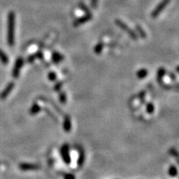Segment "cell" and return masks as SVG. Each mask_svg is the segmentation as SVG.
I'll return each mask as SVG.
<instances>
[{
    "mask_svg": "<svg viewBox=\"0 0 179 179\" xmlns=\"http://www.w3.org/2000/svg\"><path fill=\"white\" fill-rule=\"evenodd\" d=\"M14 30H15V14L10 11L7 18V43L12 46L14 44Z\"/></svg>",
    "mask_w": 179,
    "mask_h": 179,
    "instance_id": "1",
    "label": "cell"
},
{
    "mask_svg": "<svg viewBox=\"0 0 179 179\" xmlns=\"http://www.w3.org/2000/svg\"><path fill=\"white\" fill-rule=\"evenodd\" d=\"M115 22L119 28H122L124 31H126L127 33L128 34V35H129V37L131 38V39L134 40H137L138 37H137V34H136L132 29H131V28H130L125 23V22H123L122 20H120V19H116Z\"/></svg>",
    "mask_w": 179,
    "mask_h": 179,
    "instance_id": "2",
    "label": "cell"
},
{
    "mask_svg": "<svg viewBox=\"0 0 179 179\" xmlns=\"http://www.w3.org/2000/svg\"><path fill=\"white\" fill-rule=\"evenodd\" d=\"M61 154L66 164H70L71 163V157L70 155V149H69L68 145L64 144L61 146Z\"/></svg>",
    "mask_w": 179,
    "mask_h": 179,
    "instance_id": "3",
    "label": "cell"
},
{
    "mask_svg": "<svg viewBox=\"0 0 179 179\" xmlns=\"http://www.w3.org/2000/svg\"><path fill=\"white\" fill-rule=\"evenodd\" d=\"M170 0H163L157 6L155 9L153 10V12L151 13V16L153 18H156L162 11L163 10V9L166 7V6H167V4H169Z\"/></svg>",
    "mask_w": 179,
    "mask_h": 179,
    "instance_id": "4",
    "label": "cell"
},
{
    "mask_svg": "<svg viewBox=\"0 0 179 179\" xmlns=\"http://www.w3.org/2000/svg\"><path fill=\"white\" fill-rule=\"evenodd\" d=\"M22 65H23V59L22 58H17L16 63H15L14 67L13 69V72H12V76H13V78L16 79V78L19 77V72H20L21 68L22 67Z\"/></svg>",
    "mask_w": 179,
    "mask_h": 179,
    "instance_id": "5",
    "label": "cell"
},
{
    "mask_svg": "<svg viewBox=\"0 0 179 179\" xmlns=\"http://www.w3.org/2000/svg\"><path fill=\"white\" fill-rule=\"evenodd\" d=\"M92 17H93V15H92L91 13H86L85 16H81L80 18L76 19V20L74 21V22H73V25H74V26H79V25L88 22V21L92 19Z\"/></svg>",
    "mask_w": 179,
    "mask_h": 179,
    "instance_id": "6",
    "label": "cell"
},
{
    "mask_svg": "<svg viewBox=\"0 0 179 179\" xmlns=\"http://www.w3.org/2000/svg\"><path fill=\"white\" fill-rule=\"evenodd\" d=\"M14 88V83L13 82H10L8 85L6 86V88L3 90V91L0 93V99H4L7 97L10 92L12 91V90Z\"/></svg>",
    "mask_w": 179,
    "mask_h": 179,
    "instance_id": "7",
    "label": "cell"
},
{
    "mask_svg": "<svg viewBox=\"0 0 179 179\" xmlns=\"http://www.w3.org/2000/svg\"><path fill=\"white\" fill-rule=\"evenodd\" d=\"M20 169L23 171H29V170H37L39 169L40 166L34 163H22L19 165Z\"/></svg>",
    "mask_w": 179,
    "mask_h": 179,
    "instance_id": "8",
    "label": "cell"
},
{
    "mask_svg": "<svg viewBox=\"0 0 179 179\" xmlns=\"http://www.w3.org/2000/svg\"><path fill=\"white\" fill-rule=\"evenodd\" d=\"M63 128H64V130L66 132H70V131H71L72 122L70 117H69V116H67V117L64 118V122H63Z\"/></svg>",
    "mask_w": 179,
    "mask_h": 179,
    "instance_id": "9",
    "label": "cell"
},
{
    "mask_svg": "<svg viewBox=\"0 0 179 179\" xmlns=\"http://www.w3.org/2000/svg\"><path fill=\"white\" fill-rule=\"evenodd\" d=\"M165 74H166V70H165L163 67H160V69L158 70L157 73V80L159 83L162 82L163 80V78L164 77Z\"/></svg>",
    "mask_w": 179,
    "mask_h": 179,
    "instance_id": "10",
    "label": "cell"
},
{
    "mask_svg": "<svg viewBox=\"0 0 179 179\" xmlns=\"http://www.w3.org/2000/svg\"><path fill=\"white\" fill-rule=\"evenodd\" d=\"M63 60H64V56L61 54H60V53L55 52L52 54V61L55 64H58V63L61 62Z\"/></svg>",
    "mask_w": 179,
    "mask_h": 179,
    "instance_id": "11",
    "label": "cell"
},
{
    "mask_svg": "<svg viewBox=\"0 0 179 179\" xmlns=\"http://www.w3.org/2000/svg\"><path fill=\"white\" fill-rule=\"evenodd\" d=\"M136 76L139 79H145L148 76V70L146 69H140L137 72Z\"/></svg>",
    "mask_w": 179,
    "mask_h": 179,
    "instance_id": "12",
    "label": "cell"
},
{
    "mask_svg": "<svg viewBox=\"0 0 179 179\" xmlns=\"http://www.w3.org/2000/svg\"><path fill=\"white\" fill-rule=\"evenodd\" d=\"M168 174L171 177H175L178 175V169L174 165H171L168 169Z\"/></svg>",
    "mask_w": 179,
    "mask_h": 179,
    "instance_id": "13",
    "label": "cell"
},
{
    "mask_svg": "<svg viewBox=\"0 0 179 179\" xmlns=\"http://www.w3.org/2000/svg\"><path fill=\"white\" fill-rule=\"evenodd\" d=\"M40 110H41V108H40V105H38V104L34 103L33 105L31 106V108L30 111H29L30 114H31V115H35V114H37V113L39 112Z\"/></svg>",
    "mask_w": 179,
    "mask_h": 179,
    "instance_id": "14",
    "label": "cell"
},
{
    "mask_svg": "<svg viewBox=\"0 0 179 179\" xmlns=\"http://www.w3.org/2000/svg\"><path fill=\"white\" fill-rule=\"evenodd\" d=\"M85 152H84V151H80V153H79V158H78V161H77L78 166H82V165L84 164V163H85Z\"/></svg>",
    "mask_w": 179,
    "mask_h": 179,
    "instance_id": "15",
    "label": "cell"
},
{
    "mask_svg": "<svg viewBox=\"0 0 179 179\" xmlns=\"http://www.w3.org/2000/svg\"><path fill=\"white\" fill-rule=\"evenodd\" d=\"M104 48V43L102 42H99L96 44V46L94 48V52L96 54L99 55L102 52Z\"/></svg>",
    "mask_w": 179,
    "mask_h": 179,
    "instance_id": "16",
    "label": "cell"
},
{
    "mask_svg": "<svg viewBox=\"0 0 179 179\" xmlns=\"http://www.w3.org/2000/svg\"><path fill=\"white\" fill-rule=\"evenodd\" d=\"M0 61L3 64H7L8 63V58L7 55L1 49H0Z\"/></svg>",
    "mask_w": 179,
    "mask_h": 179,
    "instance_id": "17",
    "label": "cell"
},
{
    "mask_svg": "<svg viewBox=\"0 0 179 179\" xmlns=\"http://www.w3.org/2000/svg\"><path fill=\"white\" fill-rule=\"evenodd\" d=\"M136 29L137 31V33H138V34L140 35V37L142 38H146V32L143 31V28H142V27L140 26V25H136Z\"/></svg>",
    "mask_w": 179,
    "mask_h": 179,
    "instance_id": "18",
    "label": "cell"
},
{
    "mask_svg": "<svg viewBox=\"0 0 179 179\" xmlns=\"http://www.w3.org/2000/svg\"><path fill=\"white\" fill-rule=\"evenodd\" d=\"M154 111V106L153 105V103L151 102H149L146 105V111H147L148 114H151Z\"/></svg>",
    "mask_w": 179,
    "mask_h": 179,
    "instance_id": "19",
    "label": "cell"
},
{
    "mask_svg": "<svg viewBox=\"0 0 179 179\" xmlns=\"http://www.w3.org/2000/svg\"><path fill=\"white\" fill-rule=\"evenodd\" d=\"M59 100L61 103L64 104L67 102V95H66L65 93H61L59 95Z\"/></svg>",
    "mask_w": 179,
    "mask_h": 179,
    "instance_id": "20",
    "label": "cell"
},
{
    "mask_svg": "<svg viewBox=\"0 0 179 179\" xmlns=\"http://www.w3.org/2000/svg\"><path fill=\"white\" fill-rule=\"evenodd\" d=\"M48 78L50 81L54 82V81H55L56 79H57V76H56V74L54 72H50L48 75Z\"/></svg>",
    "mask_w": 179,
    "mask_h": 179,
    "instance_id": "21",
    "label": "cell"
},
{
    "mask_svg": "<svg viewBox=\"0 0 179 179\" xmlns=\"http://www.w3.org/2000/svg\"><path fill=\"white\" fill-rule=\"evenodd\" d=\"M79 7H80V8L82 9V10H84V12H86L87 13H90V10H89L88 7H87L85 4H83V3H80V4H79Z\"/></svg>",
    "mask_w": 179,
    "mask_h": 179,
    "instance_id": "22",
    "label": "cell"
},
{
    "mask_svg": "<svg viewBox=\"0 0 179 179\" xmlns=\"http://www.w3.org/2000/svg\"><path fill=\"white\" fill-rule=\"evenodd\" d=\"M169 153H170V154L172 156H174L175 157H176V159L179 158V153L175 149H171L169 150Z\"/></svg>",
    "mask_w": 179,
    "mask_h": 179,
    "instance_id": "23",
    "label": "cell"
},
{
    "mask_svg": "<svg viewBox=\"0 0 179 179\" xmlns=\"http://www.w3.org/2000/svg\"><path fill=\"white\" fill-rule=\"evenodd\" d=\"M98 1H99V0H91L90 4H91L92 8H96L98 4Z\"/></svg>",
    "mask_w": 179,
    "mask_h": 179,
    "instance_id": "24",
    "label": "cell"
},
{
    "mask_svg": "<svg viewBox=\"0 0 179 179\" xmlns=\"http://www.w3.org/2000/svg\"><path fill=\"white\" fill-rule=\"evenodd\" d=\"M64 179H76V176L73 174L67 173L64 176Z\"/></svg>",
    "mask_w": 179,
    "mask_h": 179,
    "instance_id": "25",
    "label": "cell"
},
{
    "mask_svg": "<svg viewBox=\"0 0 179 179\" xmlns=\"http://www.w3.org/2000/svg\"><path fill=\"white\" fill-rule=\"evenodd\" d=\"M36 58H37V54L32 55H31L30 57L28 58V62H30V63H32Z\"/></svg>",
    "mask_w": 179,
    "mask_h": 179,
    "instance_id": "26",
    "label": "cell"
},
{
    "mask_svg": "<svg viewBox=\"0 0 179 179\" xmlns=\"http://www.w3.org/2000/svg\"><path fill=\"white\" fill-rule=\"evenodd\" d=\"M61 87H62V82H59V83H58L57 85L55 86V90H59L61 88Z\"/></svg>",
    "mask_w": 179,
    "mask_h": 179,
    "instance_id": "27",
    "label": "cell"
},
{
    "mask_svg": "<svg viewBox=\"0 0 179 179\" xmlns=\"http://www.w3.org/2000/svg\"><path fill=\"white\" fill-rule=\"evenodd\" d=\"M176 72L178 73H179V66L178 67H177V68H176Z\"/></svg>",
    "mask_w": 179,
    "mask_h": 179,
    "instance_id": "28",
    "label": "cell"
},
{
    "mask_svg": "<svg viewBox=\"0 0 179 179\" xmlns=\"http://www.w3.org/2000/svg\"><path fill=\"white\" fill-rule=\"evenodd\" d=\"M177 163H178V164L179 165V158H177Z\"/></svg>",
    "mask_w": 179,
    "mask_h": 179,
    "instance_id": "29",
    "label": "cell"
}]
</instances>
